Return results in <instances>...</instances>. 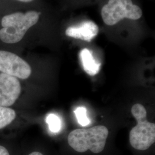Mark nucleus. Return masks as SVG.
<instances>
[{"label":"nucleus","mask_w":155,"mask_h":155,"mask_svg":"<svg viewBox=\"0 0 155 155\" xmlns=\"http://www.w3.org/2000/svg\"><path fill=\"white\" fill-rule=\"evenodd\" d=\"M143 15L139 6L132 0H109L101 10V16L106 25L112 26L124 18L138 20Z\"/></svg>","instance_id":"3"},{"label":"nucleus","mask_w":155,"mask_h":155,"mask_svg":"<svg viewBox=\"0 0 155 155\" xmlns=\"http://www.w3.org/2000/svg\"><path fill=\"white\" fill-rule=\"evenodd\" d=\"M99 28L97 25L93 21L88 20L68 27L65 33L68 37L90 42L97 36Z\"/></svg>","instance_id":"6"},{"label":"nucleus","mask_w":155,"mask_h":155,"mask_svg":"<svg viewBox=\"0 0 155 155\" xmlns=\"http://www.w3.org/2000/svg\"><path fill=\"white\" fill-rule=\"evenodd\" d=\"M79 58L85 72L91 76H94L100 71L101 63L95 60L92 52L87 48L81 50Z\"/></svg>","instance_id":"7"},{"label":"nucleus","mask_w":155,"mask_h":155,"mask_svg":"<svg viewBox=\"0 0 155 155\" xmlns=\"http://www.w3.org/2000/svg\"><path fill=\"white\" fill-rule=\"evenodd\" d=\"M0 155H11L5 147L0 145Z\"/></svg>","instance_id":"12"},{"label":"nucleus","mask_w":155,"mask_h":155,"mask_svg":"<svg viewBox=\"0 0 155 155\" xmlns=\"http://www.w3.org/2000/svg\"><path fill=\"white\" fill-rule=\"evenodd\" d=\"M35 0H0V8L11 6H25Z\"/></svg>","instance_id":"11"},{"label":"nucleus","mask_w":155,"mask_h":155,"mask_svg":"<svg viewBox=\"0 0 155 155\" xmlns=\"http://www.w3.org/2000/svg\"><path fill=\"white\" fill-rule=\"evenodd\" d=\"M74 113L81 125L86 127L90 124V120L87 116V110L84 107H78L74 111Z\"/></svg>","instance_id":"10"},{"label":"nucleus","mask_w":155,"mask_h":155,"mask_svg":"<svg viewBox=\"0 0 155 155\" xmlns=\"http://www.w3.org/2000/svg\"><path fill=\"white\" fill-rule=\"evenodd\" d=\"M16 118L15 110L9 107L0 106V130L9 126Z\"/></svg>","instance_id":"8"},{"label":"nucleus","mask_w":155,"mask_h":155,"mask_svg":"<svg viewBox=\"0 0 155 155\" xmlns=\"http://www.w3.org/2000/svg\"><path fill=\"white\" fill-rule=\"evenodd\" d=\"M28 155H45L43 152L39 151V150H33L32 152H30Z\"/></svg>","instance_id":"13"},{"label":"nucleus","mask_w":155,"mask_h":155,"mask_svg":"<svg viewBox=\"0 0 155 155\" xmlns=\"http://www.w3.org/2000/svg\"><path fill=\"white\" fill-rule=\"evenodd\" d=\"M50 130L54 133H58L61 129V120L55 114H51L47 118Z\"/></svg>","instance_id":"9"},{"label":"nucleus","mask_w":155,"mask_h":155,"mask_svg":"<svg viewBox=\"0 0 155 155\" xmlns=\"http://www.w3.org/2000/svg\"><path fill=\"white\" fill-rule=\"evenodd\" d=\"M108 136L109 130L103 125L77 129L68 134L67 143L71 150L78 153L90 152L99 155L105 150Z\"/></svg>","instance_id":"1"},{"label":"nucleus","mask_w":155,"mask_h":155,"mask_svg":"<svg viewBox=\"0 0 155 155\" xmlns=\"http://www.w3.org/2000/svg\"><path fill=\"white\" fill-rule=\"evenodd\" d=\"M20 79L0 72V106L13 105L21 93Z\"/></svg>","instance_id":"5"},{"label":"nucleus","mask_w":155,"mask_h":155,"mask_svg":"<svg viewBox=\"0 0 155 155\" xmlns=\"http://www.w3.org/2000/svg\"><path fill=\"white\" fill-rule=\"evenodd\" d=\"M131 112L137 124L130 131L129 143L134 150L145 152L155 144V124L147 121V112L141 104L134 105Z\"/></svg>","instance_id":"2"},{"label":"nucleus","mask_w":155,"mask_h":155,"mask_svg":"<svg viewBox=\"0 0 155 155\" xmlns=\"http://www.w3.org/2000/svg\"><path fill=\"white\" fill-rule=\"evenodd\" d=\"M0 72L11 75L18 79H27L32 74L30 64L15 51L0 48Z\"/></svg>","instance_id":"4"}]
</instances>
